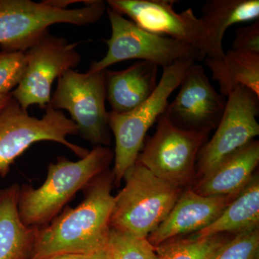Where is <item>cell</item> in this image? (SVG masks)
I'll return each instance as SVG.
<instances>
[{
  "label": "cell",
  "instance_id": "obj_14",
  "mask_svg": "<svg viewBox=\"0 0 259 259\" xmlns=\"http://www.w3.org/2000/svg\"><path fill=\"white\" fill-rule=\"evenodd\" d=\"M238 193L204 197L188 189L182 194L166 219L147 237L154 247L177 237L200 231L214 222Z\"/></svg>",
  "mask_w": 259,
  "mask_h": 259
},
{
  "label": "cell",
  "instance_id": "obj_11",
  "mask_svg": "<svg viewBox=\"0 0 259 259\" xmlns=\"http://www.w3.org/2000/svg\"><path fill=\"white\" fill-rule=\"evenodd\" d=\"M258 112L259 97L249 89L239 86L230 94L215 133L199 151L196 168L200 178L258 136Z\"/></svg>",
  "mask_w": 259,
  "mask_h": 259
},
{
  "label": "cell",
  "instance_id": "obj_22",
  "mask_svg": "<svg viewBox=\"0 0 259 259\" xmlns=\"http://www.w3.org/2000/svg\"><path fill=\"white\" fill-rule=\"evenodd\" d=\"M110 259H156V247L147 238H138L112 229L108 245Z\"/></svg>",
  "mask_w": 259,
  "mask_h": 259
},
{
  "label": "cell",
  "instance_id": "obj_19",
  "mask_svg": "<svg viewBox=\"0 0 259 259\" xmlns=\"http://www.w3.org/2000/svg\"><path fill=\"white\" fill-rule=\"evenodd\" d=\"M259 226V177L254 174L239 194L208 226L194 233L202 238L223 233H241Z\"/></svg>",
  "mask_w": 259,
  "mask_h": 259
},
{
  "label": "cell",
  "instance_id": "obj_3",
  "mask_svg": "<svg viewBox=\"0 0 259 259\" xmlns=\"http://www.w3.org/2000/svg\"><path fill=\"white\" fill-rule=\"evenodd\" d=\"M76 1L0 0V47L2 51L25 52L49 33L51 25L68 23L85 26L97 23L106 11L101 0L85 1L82 8L69 9Z\"/></svg>",
  "mask_w": 259,
  "mask_h": 259
},
{
  "label": "cell",
  "instance_id": "obj_6",
  "mask_svg": "<svg viewBox=\"0 0 259 259\" xmlns=\"http://www.w3.org/2000/svg\"><path fill=\"white\" fill-rule=\"evenodd\" d=\"M45 110L42 118L32 117L12 97L0 110V177L5 178L15 160L32 144L40 141L64 145L80 158L88 155L90 151L66 139L79 134L76 124L50 104Z\"/></svg>",
  "mask_w": 259,
  "mask_h": 259
},
{
  "label": "cell",
  "instance_id": "obj_4",
  "mask_svg": "<svg viewBox=\"0 0 259 259\" xmlns=\"http://www.w3.org/2000/svg\"><path fill=\"white\" fill-rule=\"evenodd\" d=\"M124 188L115 197L112 229L147 238L168 215L182 187L158 178L141 163L125 172Z\"/></svg>",
  "mask_w": 259,
  "mask_h": 259
},
{
  "label": "cell",
  "instance_id": "obj_5",
  "mask_svg": "<svg viewBox=\"0 0 259 259\" xmlns=\"http://www.w3.org/2000/svg\"><path fill=\"white\" fill-rule=\"evenodd\" d=\"M194 62L197 61L182 59L163 68L152 95L134 110L122 114L108 112L109 127L115 139V185H120L125 172L136 163L148 130L165 112L170 95L180 86Z\"/></svg>",
  "mask_w": 259,
  "mask_h": 259
},
{
  "label": "cell",
  "instance_id": "obj_28",
  "mask_svg": "<svg viewBox=\"0 0 259 259\" xmlns=\"http://www.w3.org/2000/svg\"><path fill=\"white\" fill-rule=\"evenodd\" d=\"M12 98L11 94L10 95H6V96L0 97V110L8 104V102L10 101V99Z\"/></svg>",
  "mask_w": 259,
  "mask_h": 259
},
{
  "label": "cell",
  "instance_id": "obj_25",
  "mask_svg": "<svg viewBox=\"0 0 259 259\" xmlns=\"http://www.w3.org/2000/svg\"><path fill=\"white\" fill-rule=\"evenodd\" d=\"M232 50L259 54V20L249 26L237 28Z\"/></svg>",
  "mask_w": 259,
  "mask_h": 259
},
{
  "label": "cell",
  "instance_id": "obj_16",
  "mask_svg": "<svg viewBox=\"0 0 259 259\" xmlns=\"http://www.w3.org/2000/svg\"><path fill=\"white\" fill-rule=\"evenodd\" d=\"M258 163L259 143L253 140L200 178L191 189L204 197L238 193L251 180Z\"/></svg>",
  "mask_w": 259,
  "mask_h": 259
},
{
  "label": "cell",
  "instance_id": "obj_15",
  "mask_svg": "<svg viewBox=\"0 0 259 259\" xmlns=\"http://www.w3.org/2000/svg\"><path fill=\"white\" fill-rule=\"evenodd\" d=\"M157 65L139 61L121 71L105 74L106 99L115 113L134 110L152 95L158 84Z\"/></svg>",
  "mask_w": 259,
  "mask_h": 259
},
{
  "label": "cell",
  "instance_id": "obj_2",
  "mask_svg": "<svg viewBox=\"0 0 259 259\" xmlns=\"http://www.w3.org/2000/svg\"><path fill=\"white\" fill-rule=\"evenodd\" d=\"M113 158L112 150L102 146H95L77 161L58 158L56 163L49 164L47 179L40 187H20L18 211L23 222L36 228L47 226L79 191L108 169Z\"/></svg>",
  "mask_w": 259,
  "mask_h": 259
},
{
  "label": "cell",
  "instance_id": "obj_17",
  "mask_svg": "<svg viewBox=\"0 0 259 259\" xmlns=\"http://www.w3.org/2000/svg\"><path fill=\"white\" fill-rule=\"evenodd\" d=\"M258 0H208L202 8L201 22L207 31L202 48L205 58L221 59L225 55L223 40L234 24L258 20Z\"/></svg>",
  "mask_w": 259,
  "mask_h": 259
},
{
  "label": "cell",
  "instance_id": "obj_26",
  "mask_svg": "<svg viewBox=\"0 0 259 259\" xmlns=\"http://www.w3.org/2000/svg\"><path fill=\"white\" fill-rule=\"evenodd\" d=\"M88 255L79 253H60L42 259H87Z\"/></svg>",
  "mask_w": 259,
  "mask_h": 259
},
{
  "label": "cell",
  "instance_id": "obj_10",
  "mask_svg": "<svg viewBox=\"0 0 259 259\" xmlns=\"http://www.w3.org/2000/svg\"><path fill=\"white\" fill-rule=\"evenodd\" d=\"M78 42L70 44L62 37L49 33L40 37L25 52L26 68L12 97L23 109L32 105L46 109L50 104L51 86L69 70L81 62L76 50Z\"/></svg>",
  "mask_w": 259,
  "mask_h": 259
},
{
  "label": "cell",
  "instance_id": "obj_12",
  "mask_svg": "<svg viewBox=\"0 0 259 259\" xmlns=\"http://www.w3.org/2000/svg\"><path fill=\"white\" fill-rule=\"evenodd\" d=\"M175 100L163 112L179 128L209 134L222 118L227 100L209 81L202 65L194 62L187 70Z\"/></svg>",
  "mask_w": 259,
  "mask_h": 259
},
{
  "label": "cell",
  "instance_id": "obj_21",
  "mask_svg": "<svg viewBox=\"0 0 259 259\" xmlns=\"http://www.w3.org/2000/svg\"><path fill=\"white\" fill-rule=\"evenodd\" d=\"M227 240L221 234L170 240L156 247V259H207Z\"/></svg>",
  "mask_w": 259,
  "mask_h": 259
},
{
  "label": "cell",
  "instance_id": "obj_27",
  "mask_svg": "<svg viewBox=\"0 0 259 259\" xmlns=\"http://www.w3.org/2000/svg\"><path fill=\"white\" fill-rule=\"evenodd\" d=\"M87 259H110V253H109L108 247L97 251L92 254L89 255Z\"/></svg>",
  "mask_w": 259,
  "mask_h": 259
},
{
  "label": "cell",
  "instance_id": "obj_29",
  "mask_svg": "<svg viewBox=\"0 0 259 259\" xmlns=\"http://www.w3.org/2000/svg\"><path fill=\"white\" fill-rule=\"evenodd\" d=\"M259 259V258H258Z\"/></svg>",
  "mask_w": 259,
  "mask_h": 259
},
{
  "label": "cell",
  "instance_id": "obj_1",
  "mask_svg": "<svg viewBox=\"0 0 259 259\" xmlns=\"http://www.w3.org/2000/svg\"><path fill=\"white\" fill-rule=\"evenodd\" d=\"M113 184L112 171L102 172L83 189L84 199L77 207L66 209L38 228L30 259L60 253L90 255L107 247L115 202Z\"/></svg>",
  "mask_w": 259,
  "mask_h": 259
},
{
  "label": "cell",
  "instance_id": "obj_8",
  "mask_svg": "<svg viewBox=\"0 0 259 259\" xmlns=\"http://www.w3.org/2000/svg\"><path fill=\"white\" fill-rule=\"evenodd\" d=\"M106 70L86 73L69 70L58 79L51 98V107L69 112L81 137L95 146H108L111 141L105 107Z\"/></svg>",
  "mask_w": 259,
  "mask_h": 259
},
{
  "label": "cell",
  "instance_id": "obj_9",
  "mask_svg": "<svg viewBox=\"0 0 259 259\" xmlns=\"http://www.w3.org/2000/svg\"><path fill=\"white\" fill-rule=\"evenodd\" d=\"M157 122L156 133L136 161L158 178L183 187L193 180L199 152L208 134L179 128L164 113Z\"/></svg>",
  "mask_w": 259,
  "mask_h": 259
},
{
  "label": "cell",
  "instance_id": "obj_23",
  "mask_svg": "<svg viewBox=\"0 0 259 259\" xmlns=\"http://www.w3.org/2000/svg\"><path fill=\"white\" fill-rule=\"evenodd\" d=\"M259 229L236 233L212 252L207 259H258Z\"/></svg>",
  "mask_w": 259,
  "mask_h": 259
},
{
  "label": "cell",
  "instance_id": "obj_20",
  "mask_svg": "<svg viewBox=\"0 0 259 259\" xmlns=\"http://www.w3.org/2000/svg\"><path fill=\"white\" fill-rule=\"evenodd\" d=\"M204 61L223 97H228L239 86L259 97V54L231 49L221 59L205 58Z\"/></svg>",
  "mask_w": 259,
  "mask_h": 259
},
{
  "label": "cell",
  "instance_id": "obj_13",
  "mask_svg": "<svg viewBox=\"0 0 259 259\" xmlns=\"http://www.w3.org/2000/svg\"><path fill=\"white\" fill-rule=\"evenodd\" d=\"M176 3L173 0H108L106 4L119 14L127 15L140 28L190 44L202 52L207 37L203 24L192 8L177 13L174 9Z\"/></svg>",
  "mask_w": 259,
  "mask_h": 259
},
{
  "label": "cell",
  "instance_id": "obj_24",
  "mask_svg": "<svg viewBox=\"0 0 259 259\" xmlns=\"http://www.w3.org/2000/svg\"><path fill=\"white\" fill-rule=\"evenodd\" d=\"M26 68L23 52L0 51V97L11 94L18 86Z\"/></svg>",
  "mask_w": 259,
  "mask_h": 259
},
{
  "label": "cell",
  "instance_id": "obj_18",
  "mask_svg": "<svg viewBox=\"0 0 259 259\" xmlns=\"http://www.w3.org/2000/svg\"><path fill=\"white\" fill-rule=\"evenodd\" d=\"M20 187L0 189V259H30L38 228L26 226L18 211Z\"/></svg>",
  "mask_w": 259,
  "mask_h": 259
},
{
  "label": "cell",
  "instance_id": "obj_7",
  "mask_svg": "<svg viewBox=\"0 0 259 259\" xmlns=\"http://www.w3.org/2000/svg\"><path fill=\"white\" fill-rule=\"evenodd\" d=\"M106 12L111 25V35L105 40L108 49L101 60L92 63L89 71H104L116 63L132 59L148 61L163 69L182 59H205L193 46L146 31L111 8Z\"/></svg>",
  "mask_w": 259,
  "mask_h": 259
}]
</instances>
